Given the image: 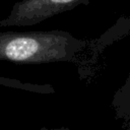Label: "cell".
Masks as SVG:
<instances>
[{
    "label": "cell",
    "mask_w": 130,
    "mask_h": 130,
    "mask_svg": "<svg viewBox=\"0 0 130 130\" xmlns=\"http://www.w3.org/2000/svg\"><path fill=\"white\" fill-rule=\"evenodd\" d=\"M88 43L65 30L0 31V61L21 64L81 63Z\"/></svg>",
    "instance_id": "cell-1"
},
{
    "label": "cell",
    "mask_w": 130,
    "mask_h": 130,
    "mask_svg": "<svg viewBox=\"0 0 130 130\" xmlns=\"http://www.w3.org/2000/svg\"><path fill=\"white\" fill-rule=\"evenodd\" d=\"M88 2L89 0H20L0 20V27L35 25Z\"/></svg>",
    "instance_id": "cell-2"
},
{
    "label": "cell",
    "mask_w": 130,
    "mask_h": 130,
    "mask_svg": "<svg viewBox=\"0 0 130 130\" xmlns=\"http://www.w3.org/2000/svg\"><path fill=\"white\" fill-rule=\"evenodd\" d=\"M112 109L116 119H127L130 116V74L124 84L114 94Z\"/></svg>",
    "instance_id": "cell-3"
},
{
    "label": "cell",
    "mask_w": 130,
    "mask_h": 130,
    "mask_svg": "<svg viewBox=\"0 0 130 130\" xmlns=\"http://www.w3.org/2000/svg\"><path fill=\"white\" fill-rule=\"evenodd\" d=\"M39 130H69V128L67 127H63V128H56V129H48V128H42Z\"/></svg>",
    "instance_id": "cell-4"
},
{
    "label": "cell",
    "mask_w": 130,
    "mask_h": 130,
    "mask_svg": "<svg viewBox=\"0 0 130 130\" xmlns=\"http://www.w3.org/2000/svg\"><path fill=\"white\" fill-rule=\"evenodd\" d=\"M127 130H130V123H129V125H128V128H127Z\"/></svg>",
    "instance_id": "cell-5"
}]
</instances>
